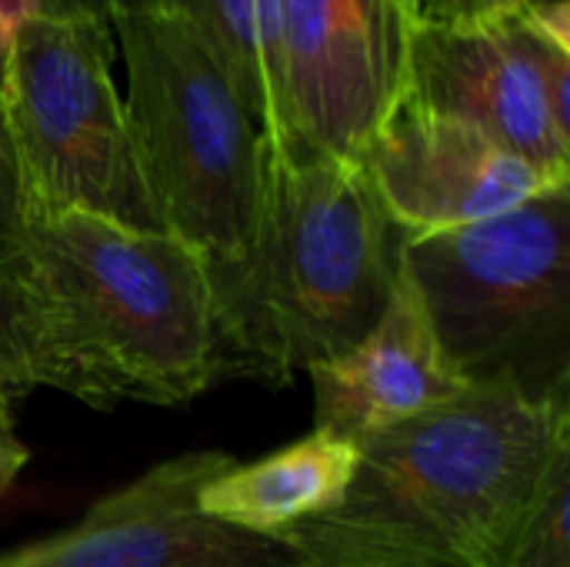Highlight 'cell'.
Returning a JSON list of instances; mask_svg holds the SVG:
<instances>
[{
	"label": "cell",
	"instance_id": "6da1fadb",
	"mask_svg": "<svg viewBox=\"0 0 570 567\" xmlns=\"http://www.w3.org/2000/svg\"><path fill=\"white\" fill-rule=\"evenodd\" d=\"M0 378L90 408H174L217 384L207 261L174 234L67 211L0 257Z\"/></svg>",
	"mask_w": 570,
	"mask_h": 567
},
{
	"label": "cell",
	"instance_id": "7a4b0ae2",
	"mask_svg": "<svg viewBox=\"0 0 570 567\" xmlns=\"http://www.w3.org/2000/svg\"><path fill=\"white\" fill-rule=\"evenodd\" d=\"M564 448L570 404L468 388L364 438L344 501L277 538L304 567H501Z\"/></svg>",
	"mask_w": 570,
	"mask_h": 567
},
{
	"label": "cell",
	"instance_id": "3957f363",
	"mask_svg": "<svg viewBox=\"0 0 570 567\" xmlns=\"http://www.w3.org/2000/svg\"><path fill=\"white\" fill-rule=\"evenodd\" d=\"M404 241L361 164L267 144L247 244L207 261L217 381L287 384L354 348L394 297Z\"/></svg>",
	"mask_w": 570,
	"mask_h": 567
},
{
	"label": "cell",
	"instance_id": "277c9868",
	"mask_svg": "<svg viewBox=\"0 0 570 567\" xmlns=\"http://www.w3.org/2000/svg\"><path fill=\"white\" fill-rule=\"evenodd\" d=\"M401 267L468 388L570 404V184L407 237Z\"/></svg>",
	"mask_w": 570,
	"mask_h": 567
},
{
	"label": "cell",
	"instance_id": "5b68a950",
	"mask_svg": "<svg viewBox=\"0 0 570 567\" xmlns=\"http://www.w3.org/2000/svg\"><path fill=\"white\" fill-rule=\"evenodd\" d=\"M110 27L127 63V124L167 234L204 261L240 254L264 177L257 117L180 10L120 0Z\"/></svg>",
	"mask_w": 570,
	"mask_h": 567
},
{
	"label": "cell",
	"instance_id": "8992f818",
	"mask_svg": "<svg viewBox=\"0 0 570 567\" xmlns=\"http://www.w3.org/2000/svg\"><path fill=\"white\" fill-rule=\"evenodd\" d=\"M110 67L114 30L104 20L37 13L20 30L3 63L0 104L27 217L80 211L167 234Z\"/></svg>",
	"mask_w": 570,
	"mask_h": 567
},
{
	"label": "cell",
	"instance_id": "52a82bcc",
	"mask_svg": "<svg viewBox=\"0 0 570 567\" xmlns=\"http://www.w3.org/2000/svg\"><path fill=\"white\" fill-rule=\"evenodd\" d=\"M401 100L471 124L541 177L570 184V43L524 10L411 23Z\"/></svg>",
	"mask_w": 570,
	"mask_h": 567
},
{
	"label": "cell",
	"instance_id": "ba28073f",
	"mask_svg": "<svg viewBox=\"0 0 570 567\" xmlns=\"http://www.w3.org/2000/svg\"><path fill=\"white\" fill-rule=\"evenodd\" d=\"M284 67L277 150L361 164L397 107L414 13L404 0H271Z\"/></svg>",
	"mask_w": 570,
	"mask_h": 567
},
{
	"label": "cell",
	"instance_id": "9c48e42d",
	"mask_svg": "<svg viewBox=\"0 0 570 567\" xmlns=\"http://www.w3.org/2000/svg\"><path fill=\"white\" fill-rule=\"evenodd\" d=\"M234 465L224 451L167 458L94 501L73 528L3 551L0 567H304L284 538L197 508L200 491Z\"/></svg>",
	"mask_w": 570,
	"mask_h": 567
},
{
	"label": "cell",
	"instance_id": "30bf717a",
	"mask_svg": "<svg viewBox=\"0 0 570 567\" xmlns=\"http://www.w3.org/2000/svg\"><path fill=\"white\" fill-rule=\"evenodd\" d=\"M361 167L407 237L474 224L561 187L471 124L411 100H397L367 144Z\"/></svg>",
	"mask_w": 570,
	"mask_h": 567
},
{
	"label": "cell",
	"instance_id": "8fae6325",
	"mask_svg": "<svg viewBox=\"0 0 570 567\" xmlns=\"http://www.w3.org/2000/svg\"><path fill=\"white\" fill-rule=\"evenodd\" d=\"M307 374L314 384V431L351 444L468 391L404 267L381 321L354 348L307 368Z\"/></svg>",
	"mask_w": 570,
	"mask_h": 567
},
{
	"label": "cell",
	"instance_id": "7c38bea8",
	"mask_svg": "<svg viewBox=\"0 0 570 567\" xmlns=\"http://www.w3.org/2000/svg\"><path fill=\"white\" fill-rule=\"evenodd\" d=\"M354 471L357 444L327 431H311L254 465H234L200 491L197 508L230 528L277 538L334 511L344 501Z\"/></svg>",
	"mask_w": 570,
	"mask_h": 567
},
{
	"label": "cell",
	"instance_id": "4fadbf2b",
	"mask_svg": "<svg viewBox=\"0 0 570 567\" xmlns=\"http://www.w3.org/2000/svg\"><path fill=\"white\" fill-rule=\"evenodd\" d=\"M180 10L210 43L267 144L284 134V67L271 0H154Z\"/></svg>",
	"mask_w": 570,
	"mask_h": 567
},
{
	"label": "cell",
	"instance_id": "5bb4252c",
	"mask_svg": "<svg viewBox=\"0 0 570 567\" xmlns=\"http://www.w3.org/2000/svg\"><path fill=\"white\" fill-rule=\"evenodd\" d=\"M501 567H570V448L554 458Z\"/></svg>",
	"mask_w": 570,
	"mask_h": 567
},
{
	"label": "cell",
	"instance_id": "9a60e30c",
	"mask_svg": "<svg viewBox=\"0 0 570 567\" xmlns=\"http://www.w3.org/2000/svg\"><path fill=\"white\" fill-rule=\"evenodd\" d=\"M23 224H27V194H23L17 150L0 104V257L17 244Z\"/></svg>",
	"mask_w": 570,
	"mask_h": 567
},
{
	"label": "cell",
	"instance_id": "2e32d148",
	"mask_svg": "<svg viewBox=\"0 0 570 567\" xmlns=\"http://www.w3.org/2000/svg\"><path fill=\"white\" fill-rule=\"evenodd\" d=\"M30 451L13 431V414H0V495H7L17 481V475L27 468Z\"/></svg>",
	"mask_w": 570,
	"mask_h": 567
},
{
	"label": "cell",
	"instance_id": "e0dca14e",
	"mask_svg": "<svg viewBox=\"0 0 570 567\" xmlns=\"http://www.w3.org/2000/svg\"><path fill=\"white\" fill-rule=\"evenodd\" d=\"M538 0H454L444 17L438 20H501L528 10Z\"/></svg>",
	"mask_w": 570,
	"mask_h": 567
},
{
	"label": "cell",
	"instance_id": "ac0fdd59",
	"mask_svg": "<svg viewBox=\"0 0 570 567\" xmlns=\"http://www.w3.org/2000/svg\"><path fill=\"white\" fill-rule=\"evenodd\" d=\"M37 0H0V74L20 37V30L37 17Z\"/></svg>",
	"mask_w": 570,
	"mask_h": 567
},
{
	"label": "cell",
	"instance_id": "d6986e66",
	"mask_svg": "<svg viewBox=\"0 0 570 567\" xmlns=\"http://www.w3.org/2000/svg\"><path fill=\"white\" fill-rule=\"evenodd\" d=\"M120 0H37L40 17H77V20H104L110 23Z\"/></svg>",
	"mask_w": 570,
	"mask_h": 567
},
{
	"label": "cell",
	"instance_id": "ffe728a7",
	"mask_svg": "<svg viewBox=\"0 0 570 567\" xmlns=\"http://www.w3.org/2000/svg\"><path fill=\"white\" fill-rule=\"evenodd\" d=\"M404 3H407V10H411L414 17L438 20V17H444V13H448V7H451L454 0H404Z\"/></svg>",
	"mask_w": 570,
	"mask_h": 567
},
{
	"label": "cell",
	"instance_id": "44dd1931",
	"mask_svg": "<svg viewBox=\"0 0 570 567\" xmlns=\"http://www.w3.org/2000/svg\"><path fill=\"white\" fill-rule=\"evenodd\" d=\"M13 394L7 391V384H3V378H0V414H10V408H13Z\"/></svg>",
	"mask_w": 570,
	"mask_h": 567
},
{
	"label": "cell",
	"instance_id": "7402d4cb",
	"mask_svg": "<svg viewBox=\"0 0 570 567\" xmlns=\"http://www.w3.org/2000/svg\"><path fill=\"white\" fill-rule=\"evenodd\" d=\"M0 84H3V74H0Z\"/></svg>",
	"mask_w": 570,
	"mask_h": 567
}]
</instances>
